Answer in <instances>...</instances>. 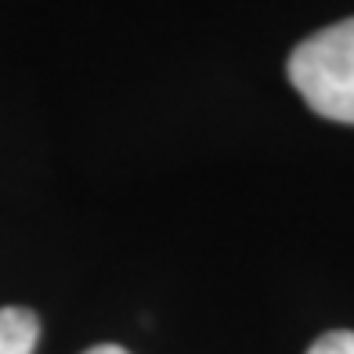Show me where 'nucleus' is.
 I'll return each mask as SVG.
<instances>
[{
	"label": "nucleus",
	"mask_w": 354,
	"mask_h": 354,
	"mask_svg": "<svg viewBox=\"0 0 354 354\" xmlns=\"http://www.w3.org/2000/svg\"><path fill=\"white\" fill-rule=\"evenodd\" d=\"M289 84L311 112L354 123V19L300 40L289 55Z\"/></svg>",
	"instance_id": "1"
},
{
	"label": "nucleus",
	"mask_w": 354,
	"mask_h": 354,
	"mask_svg": "<svg viewBox=\"0 0 354 354\" xmlns=\"http://www.w3.org/2000/svg\"><path fill=\"white\" fill-rule=\"evenodd\" d=\"M40 344V318L29 308H0V354H33Z\"/></svg>",
	"instance_id": "2"
},
{
	"label": "nucleus",
	"mask_w": 354,
	"mask_h": 354,
	"mask_svg": "<svg viewBox=\"0 0 354 354\" xmlns=\"http://www.w3.org/2000/svg\"><path fill=\"white\" fill-rule=\"evenodd\" d=\"M308 354H354V333L351 329H333L326 336H318Z\"/></svg>",
	"instance_id": "3"
},
{
	"label": "nucleus",
	"mask_w": 354,
	"mask_h": 354,
	"mask_svg": "<svg viewBox=\"0 0 354 354\" xmlns=\"http://www.w3.org/2000/svg\"><path fill=\"white\" fill-rule=\"evenodd\" d=\"M84 354H131V351H123V347H116V344H98V347H91V351H84Z\"/></svg>",
	"instance_id": "4"
}]
</instances>
